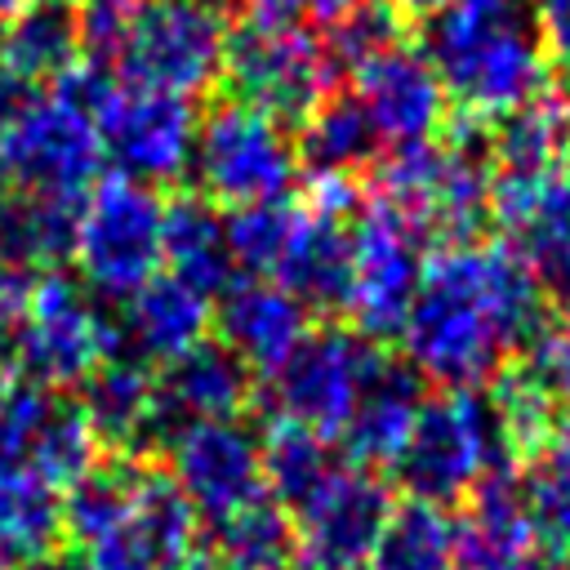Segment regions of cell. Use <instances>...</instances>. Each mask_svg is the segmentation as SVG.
<instances>
[{
  "label": "cell",
  "instance_id": "21",
  "mask_svg": "<svg viewBox=\"0 0 570 570\" xmlns=\"http://www.w3.org/2000/svg\"><path fill=\"white\" fill-rule=\"evenodd\" d=\"M209 330V298L178 276H151L138 294L120 303V325L111 330V347L134 361H178Z\"/></svg>",
  "mask_w": 570,
  "mask_h": 570
},
{
  "label": "cell",
  "instance_id": "32",
  "mask_svg": "<svg viewBox=\"0 0 570 570\" xmlns=\"http://www.w3.org/2000/svg\"><path fill=\"white\" fill-rule=\"evenodd\" d=\"M62 539V499L36 476H0V570H22Z\"/></svg>",
  "mask_w": 570,
  "mask_h": 570
},
{
  "label": "cell",
  "instance_id": "37",
  "mask_svg": "<svg viewBox=\"0 0 570 570\" xmlns=\"http://www.w3.org/2000/svg\"><path fill=\"white\" fill-rule=\"evenodd\" d=\"M298 218L303 214L289 200H258V205L232 209V218H223L232 263L249 276H276V267L294 240Z\"/></svg>",
  "mask_w": 570,
  "mask_h": 570
},
{
  "label": "cell",
  "instance_id": "42",
  "mask_svg": "<svg viewBox=\"0 0 570 570\" xmlns=\"http://www.w3.org/2000/svg\"><path fill=\"white\" fill-rule=\"evenodd\" d=\"M534 365L543 370L548 387L557 392V405H570V298H566V307H561L552 334L539 343Z\"/></svg>",
  "mask_w": 570,
  "mask_h": 570
},
{
  "label": "cell",
  "instance_id": "5",
  "mask_svg": "<svg viewBox=\"0 0 570 570\" xmlns=\"http://www.w3.org/2000/svg\"><path fill=\"white\" fill-rule=\"evenodd\" d=\"M160 218L165 200L156 187L134 183L125 174L102 178L76 218V263L80 281L94 298L125 303L138 294L160 267Z\"/></svg>",
  "mask_w": 570,
  "mask_h": 570
},
{
  "label": "cell",
  "instance_id": "25",
  "mask_svg": "<svg viewBox=\"0 0 570 570\" xmlns=\"http://www.w3.org/2000/svg\"><path fill=\"white\" fill-rule=\"evenodd\" d=\"M80 419L89 423L98 445L134 450L151 445V419H156V383L142 361L111 352L85 383H80Z\"/></svg>",
  "mask_w": 570,
  "mask_h": 570
},
{
  "label": "cell",
  "instance_id": "52",
  "mask_svg": "<svg viewBox=\"0 0 570 570\" xmlns=\"http://www.w3.org/2000/svg\"><path fill=\"white\" fill-rule=\"evenodd\" d=\"M539 570H566V566H539Z\"/></svg>",
  "mask_w": 570,
  "mask_h": 570
},
{
  "label": "cell",
  "instance_id": "18",
  "mask_svg": "<svg viewBox=\"0 0 570 570\" xmlns=\"http://www.w3.org/2000/svg\"><path fill=\"white\" fill-rule=\"evenodd\" d=\"M356 102L387 147L428 142L445 120V89L423 49L410 45H392L356 71Z\"/></svg>",
  "mask_w": 570,
  "mask_h": 570
},
{
  "label": "cell",
  "instance_id": "35",
  "mask_svg": "<svg viewBox=\"0 0 570 570\" xmlns=\"http://www.w3.org/2000/svg\"><path fill=\"white\" fill-rule=\"evenodd\" d=\"M138 476L142 468H129V463H111V468H89L76 485H67V499H62V534H71L76 543H98L107 539L111 530H120V521L129 517L134 508V494H138Z\"/></svg>",
  "mask_w": 570,
  "mask_h": 570
},
{
  "label": "cell",
  "instance_id": "46",
  "mask_svg": "<svg viewBox=\"0 0 570 570\" xmlns=\"http://www.w3.org/2000/svg\"><path fill=\"white\" fill-rule=\"evenodd\" d=\"M22 570H89V566H85V557H76V552H49V557H40V561H31V566H22Z\"/></svg>",
  "mask_w": 570,
  "mask_h": 570
},
{
  "label": "cell",
  "instance_id": "9",
  "mask_svg": "<svg viewBox=\"0 0 570 570\" xmlns=\"http://www.w3.org/2000/svg\"><path fill=\"white\" fill-rule=\"evenodd\" d=\"M428 236L387 200H374L352 227V294L347 312L361 338H392L405 325L423 281Z\"/></svg>",
  "mask_w": 570,
  "mask_h": 570
},
{
  "label": "cell",
  "instance_id": "38",
  "mask_svg": "<svg viewBox=\"0 0 570 570\" xmlns=\"http://www.w3.org/2000/svg\"><path fill=\"white\" fill-rule=\"evenodd\" d=\"M58 401L62 396H53V387H40L31 379L0 387V476H27L36 441Z\"/></svg>",
  "mask_w": 570,
  "mask_h": 570
},
{
  "label": "cell",
  "instance_id": "20",
  "mask_svg": "<svg viewBox=\"0 0 570 570\" xmlns=\"http://www.w3.org/2000/svg\"><path fill=\"white\" fill-rule=\"evenodd\" d=\"M423 374L410 365V361H387V356H374L361 392H356V405L343 423V445L352 454L356 468H392L419 410H423Z\"/></svg>",
  "mask_w": 570,
  "mask_h": 570
},
{
  "label": "cell",
  "instance_id": "11",
  "mask_svg": "<svg viewBox=\"0 0 570 570\" xmlns=\"http://www.w3.org/2000/svg\"><path fill=\"white\" fill-rule=\"evenodd\" d=\"M4 169L40 196H80L102 165L98 125L67 94L22 98L4 125Z\"/></svg>",
  "mask_w": 570,
  "mask_h": 570
},
{
  "label": "cell",
  "instance_id": "1",
  "mask_svg": "<svg viewBox=\"0 0 570 570\" xmlns=\"http://www.w3.org/2000/svg\"><path fill=\"white\" fill-rule=\"evenodd\" d=\"M543 289L508 245H450L423 267L401 338L423 379L472 392L543 338Z\"/></svg>",
  "mask_w": 570,
  "mask_h": 570
},
{
  "label": "cell",
  "instance_id": "44",
  "mask_svg": "<svg viewBox=\"0 0 570 570\" xmlns=\"http://www.w3.org/2000/svg\"><path fill=\"white\" fill-rule=\"evenodd\" d=\"M254 27H303L307 0H245Z\"/></svg>",
  "mask_w": 570,
  "mask_h": 570
},
{
  "label": "cell",
  "instance_id": "16",
  "mask_svg": "<svg viewBox=\"0 0 570 570\" xmlns=\"http://www.w3.org/2000/svg\"><path fill=\"white\" fill-rule=\"evenodd\" d=\"M490 214L508 227V249L548 294L570 298V178L557 174H494Z\"/></svg>",
  "mask_w": 570,
  "mask_h": 570
},
{
  "label": "cell",
  "instance_id": "33",
  "mask_svg": "<svg viewBox=\"0 0 570 570\" xmlns=\"http://www.w3.org/2000/svg\"><path fill=\"white\" fill-rule=\"evenodd\" d=\"M379 134L356 102V94H330L307 120H303V142L298 156L312 165V174L325 178H352V169L370 165L379 156Z\"/></svg>",
  "mask_w": 570,
  "mask_h": 570
},
{
  "label": "cell",
  "instance_id": "3",
  "mask_svg": "<svg viewBox=\"0 0 570 570\" xmlns=\"http://www.w3.org/2000/svg\"><path fill=\"white\" fill-rule=\"evenodd\" d=\"M508 463H512V445L503 436L490 396L441 392L423 401L392 468L410 499L450 508L468 499L485 476L508 472Z\"/></svg>",
  "mask_w": 570,
  "mask_h": 570
},
{
  "label": "cell",
  "instance_id": "36",
  "mask_svg": "<svg viewBox=\"0 0 570 570\" xmlns=\"http://www.w3.org/2000/svg\"><path fill=\"white\" fill-rule=\"evenodd\" d=\"M517 490L539 548H548L552 557H566L570 552V450L548 441L539 454L525 459Z\"/></svg>",
  "mask_w": 570,
  "mask_h": 570
},
{
  "label": "cell",
  "instance_id": "19",
  "mask_svg": "<svg viewBox=\"0 0 570 570\" xmlns=\"http://www.w3.org/2000/svg\"><path fill=\"white\" fill-rule=\"evenodd\" d=\"M245 401H249V365L227 343L200 338L178 361H169L165 379L156 383L151 441L169 445V436L196 419H236Z\"/></svg>",
  "mask_w": 570,
  "mask_h": 570
},
{
  "label": "cell",
  "instance_id": "2",
  "mask_svg": "<svg viewBox=\"0 0 570 570\" xmlns=\"http://www.w3.org/2000/svg\"><path fill=\"white\" fill-rule=\"evenodd\" d=\"M423 58L468 120H499L543 94L548 58L530 0H445L428 13Z\"/></svg>",
  "mask_w": 570,
  "mask_h": 570
},
{
  "label": "cell",
  "instance_id": "48",
  "mask_svg": "<svg viewBox=\"0 0 570 570\" xmlns=\"http://www.w3.org/2000/svg\"><path fill=\"white\" fill-rule=\"evenodd\" d=\"M557 445L570 450V405H561V414H557Z\"/></svg>",
  "mask_w": 570,
  "mask_h": 570
},
{
  "label": "cell",
  "instance_id": "7",
  "mask_svg": "<svg viewBox=\"0 0 570 570\" xmlns=\"http://www.w3.org/2000/svg\"><path fill=\"white\" fill-rule=\"evenodd\" d=\"M223 76L236 102L272 120H307L338 80L325 40L307 36L303 27H254V22L227 36Z\"/></svg>",
  "mask_w": 570,
  "mask_h": 570
},
{
  "label": "cell",
  "instance_id": "29",
  "mask_svg": "<svg viewBox=\"0 0 570 570\" xmlns=\"http://www.w3.org/2000/svg\"><path fill=\"white\" fill-rule=\"evenodd\" d=\"M214 570H289L294 566V521L272 494H254L214 521L209 539Z\"/></svg>",
  "mask_w": 570,
  "mask_h": 570
},
{
  "label": "cell",
  "instance_id": "12",
  "mask_svg": "<svg viewBox=\"0 0 570 570\" xmlns=\"http://www.w3.org/2000/svg\"><path fill=\"white\" fill-rule=\"evenodd\" d=\"M374 356L379 352L370 347V338H361L356 330H343V325L303 334V343L272 370L276 414L285 423H298V428L325 436V441L338 436Z\"/></svg>",
  "mask_w": 570,
  "mask_h": 570
},
{
  "label": "cell",
  "instance_id": "50",
  "mask_svg": "<svg viewBox=\"0 0 570 570\" xmlns=\"http://www.w3.org/2000/svg\"><path fill=\"white\" fill-rule=\"evenodd\" d=\"M4 352H9V338H0V370H4Z\"/></svg>",
  "mask_w": 570,
  "mask_h": 570
},
{
  "label": "cell",
  "instance_id": "40",
  "mask_svg": "<svg viewBox=\"0 0 570 570\" xmlns=\"http://www.w3.org/2000/svg\"><path fill=\"white\" fill-rule=\"evenodd\" d=\"M134 13H138V0H80L76 31H80V49L89 53V62L102 67V62L120 58Z\"/></svg>",
  "mask_w": 570,
  "mask_h": 570
},
{
  "label": "cell",
  "instance_id": "27",
  "mask_svg": "<svg viewBox=\"0 0 570 570\" xmlns=\"http://www.w3.org/2000/svg\"><path fill=\"white\" fill-rule=\"evenodd\" d=\"M80 58V31L76 9L67 0H27L9 9V22L0 31V67L18 80H58Z\"/></svg>",
  "mask_w": 570,
  "mask_h": 570
},
{
  "label": "cell",
  "instance_id": "34",
  "mask_svg": "<svg viewBox=\"0 0 570 570\" xmlns=\"http://www.w3.org/2000/svg\"><path fill=\"white\" fill-rule=\"evenodd\" d=\"M258 468H263V494H272L289 512V508H303L338 463L325 436L276 419L272 432L258 441Z\"/></svg>",
  "mask_w": 570,
  "mask_h": 570
},
{
  "label": "cell",
  "instance_id": "4",
  "mask_svg": "<svg viewBox=\"0 0 570 570\" xmlns=\"http://www.w3.org/2000/svg\"><path fill=\"white\" fill-rule=\"evenodd\" d=\"M383 200L396 205L428 240H472L481 223L490 218V183L494 165L485 151V138L454 134L450 142H410L392 147V156L379 169Z\"/></svg>",
  "mask_w": 570,
  "mask_h": 570
},
{
  "label": "cell",
  "instance_id": "45",
  "mask_svg": "<svg viewBox=\"0 0 570 570\" xmlns=\"http://www.w3.org/2000/svg\"><path fill=\"white\" fill-rule=\"evenodd\" d=\"M361 0H307V18H316V22H325V27H334L343 13H352Z\"/></svg>",
  "mask_w": 570,
  "mask_h": 570
},
{
  "label": "cell",
  "instance_id": "39",
  "mask_svg": "<svg viewBox=\"0 0 570 570\" xmlns=\"http://www.w3.org/2000/svg\"><path fill=\"white\" fill-rule=\"evenodd\" d=\"M392 45H401V13L383 0H361L352 13H343L330 27L325 53H330L334 71H361Z\"/></svg>",
  "mask_w": 570,
  "mask_h": 570
},
{
  "label": "cell",
  "instance_id": "47",
  "mask_svg": "<svg viewBox=\"0 0 570 570\" xmlns=\"http://www.w3.org/2000/svg\"><path fill=\"white\" fill-rule=\"evenodd\" d=\"M383 4H392L396 13H419V18H428V13H436L445 0H383Z\"/></svg>",
  "mask_w": 570,
  "mask_h": 570
},
{
  "label": "cell",
  "instance_id": "51",
  "mask_svg": "<svg viewBox=\"0 0 570 570\" xmlns=\"http://www.w3.org/2000/svg\"><path fill=\"white\" fill-rule=\"evenodd\" d=\"M13 4H18V0H0V13H9V9H13Z\"/></svg>",
  "mask_w": 570,
  "mask_h": 570
},
{
  "label": "cell",
  "instance_id": "24",
  "mask_svg": "<svg viewBox=\"0 0 570 570\" xmlns=\"http://www.w3.org/2000/svg\"><path fill=\"white\" fill-rule=\"evenodd\" d=\"M276 285L289 289L303 312H347L352 294V227L334 214H303L294 240L276 267Z\"/></svg>",
  "mask_w": 570,
  "mask_h": 570
},
{
  "label": "cell",
  "instance_id": "30",
  "mask_svg": "<svg viewBox=\"0 0 570 570\" xmlns=\"http://www.w3.org/2000/svg\"><path fill=\"white\" fill-rule=\"evenodd\" d=\"M76 218L80 196H0V263L27 272L40 263H62L76 249Z\"/></svg>",
  "mask_w": 570,
  "mask_h": 570
},
{
  "label": "cell",
  "instance_id": "10",
  "mask_svg": "<svg viewBox=\"0 0 570 570\" xmlns=\"http://www.w3.org/2000/svg\"><path fill=\"white\" fill-rule=\"evenodd\" d=\"M13 356L22 379L40 387L85 383L111 356V325L98 316L89 289L62 272H49L36 281L27 321L13 330Z\"/></svg>",
  "mask_w": 570,
  "mask_h": 570
},
{
  "label": "cell",
  "instance_id": "13",
  "mask_svg": "<svg viewBox=\"0 0 570 570\" xmlns=\"http://www.w3.org/2000/svg\"><path fill=\"white\" fill-rule=\"evenodd\" d=\"M102 156L134 183H174L191 165L196 116L187 98L147 89V85H116L102 107L94 111Z\"/></svg>",
  "mask_w": 570,
  "mask_h": 570
},
{
  "label": "cell",
  "instance_id": "43",
  "mask_svg": "<svg viewBox=\"0 0 570 570\" xmlns=\"http://www.w3.org/2000/svg\"><path fill=\"white\" fill-rule=\"evenodd\" d=\"M31 294H36L31 272L13 267V263H0V338H13V330L27 321Z\"/></svg>",
  "mask_w": 570,
  "mask_h": 570
},
{
  "label": "cell",
  "instance_id": "8",
  "mask_svg": "<svg viewBox=\"0 0 570 570\" xmlns=\"http://www.w3.org/2000/svg\"><path fill=\"white\" fill-rule=\"evenodd\" d=\"M223 49L227 22L214 0H138L116 62L134 85L187 98L218 80Z\"/></svg>",
  "mask_w": 570,
  "mask_h": 570
},
{
  "label": "cell",
  "instance_id": "28",
  "mask_svg": "<svg viewBox=\"0 0 570 570\" xmlns=\"http://www.w3.org/2000/svg\"><path fill=\"white\" fill-rule=\"evenodd\" d=\"M570 147V102L561 94H539L517 111L499 116L485 138L494 174H557V160Z\"/></svg>",
  "mask_w": 570,
  "mask_h": 570
},
{
  "label": "cell",
  "instance_id": "31",
  "mask_svg": "<svg viewBox=\"0 0 570 570\" xmlns=\"http://www.w3.org/2000/svg\"><path fill=\"white\" fill-rule=\"evenodd\" d=\"M459 517L450 508L410 499L387 512L383 534L370 552V570H454Z\"/></svg>",
  "mask_w": 570,
  "mask_h": 570
},
{
  "label": "cell",
  "instance_id": "49",
  "mask_svg": "<svg viewBox=\"0 0 570 570\" xmlns=\"http://www.w3.org/2000/svg\"><path fill=\"white\" fill-rule=\"evenodd\" d=\"M4 174H9V169H4V147H0V196H4Z\"/></svg>",
  "mask_w": 570,
  "mask_h": 570
},
{
  "label": "cell",
  "instance_id": "17",
  "mask_svg": "<svg viewBox=\"0 0 570 570\" xmlns=\"http://www.w3.org/2000/svg\"><path fill=\"white\" fill-rule=\"evenodd\" d=\"M196 512L165 472H142L120 530L89 548V570H187L196 557Z\"/></svg>",
  "mask_w": 570,
  "mask_h": 570
},
{
  "label": "cell",
  "instance_id": "6",
  "mask_svg": "<svg viewBox=\"0 0 570 570\" xmlns=\"http://www.w3.org/2000/svg\"><path fill=\"white\" fill-rule=\"evenodd\" d=\"M187 169L196 174L205 196L240 209L258 200H285L298 178V151L285 138L281 120L232 98L196 125Z\"/></svg>",
  "mask_w": 570,
  "mask_h": 570
},
{
  "label": "cell",
  "instance_id": "22",
  "mask_svg": "<svg viewBox=\"0 0 570 570\" xmlns=\"http://www.w3.org/2000/svg\"><path fill=\"white\" fill-rule=\"evenodd\" d=\"M468 499L454 570H539V539L512 472L485 476Z\"/></svg>",
  "mask_w": 570,
  "mask_h": 570
},
{
  "label": "cell",
  "instance_id": "23",
  "mask_svg": "<svg viewBox=\"0 0 570 570\" xmlns=\"http://www.w3.org/2000/svg\"><path fill=\"white\" fill-rule=\"evenodd\" d=\"M218 330L223 343L258 370H276L307 334V312L303 303L281 289L267 276H249V281H232L223 289V307H218Z\"/></svg>",
  "mask_w": 570,
  "mask_h": 570
},
{
  "label": "cell",
  "instance_id": "41",
  "mask_svg": "<svg viewBox=\"0 0 570 570\" xmlns=\"http://www.w3.org/2000/svg\"><path fill=\"white\" fill-rule=\"evenodd\" d=\"M543 58L570 76V0H530Z\"/></svg>",
  "mask_w": 570,
  "mask_h": 570
},
{
  "label": "cell",
  "instance_id": "14",
  "mask_svg": "<svg viewBox=\"0 0 570 570\" xmlns=\"http://www.w3.org/2000/svg\"><path fill=\"white\" fill-rule=\"evenodd\" d=\"M294 566L298 570H365L392 512V494L370 468H334L330 481L294 508Z\"/></svg>",
  "mask_w": 570,
  "mask_h": 570
},
{
  "label": "cell",
  "instance_id": "15",
  "mask_svg": "<svg viewBox=\"0 0 570 570\" xmlns=\"http://www.w3.org/2000/svg\"><path fill=\"white\" fill-rule=\"evenodd\" d=\"M169 481L196 517H227L263 494L258 436L236 419H196L169 436Z\"/></svg>",
  "mask_w": 570,
  "mask_h": 570
},
{
  "label": "cell",
  "instance_id": "26",
  "mask_svg": "<svg viewBox=\"0 0 570 570\" xmlns=\"http://www.w3.org/2000/svg\"><path fill=\"white\" fill-rule=\"evenodd\" d=\"M160 258L169 263V276L183 285L209 294H223L236 281V263L227 249L223 214L205 196H183L165 205L160 218Z\"/></svg>",
  "mask_w": 570,
  "mask_h": 570
}]
</instances>
